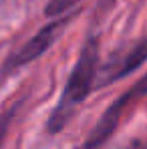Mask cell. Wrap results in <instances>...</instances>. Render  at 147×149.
I'll use <instances>...</instances> for the list:
<instances>
[{"label": "cell", "mask_w": 147, "mask_h": 149, "mask_svg": "<svg viewBox=\"0 0 147 149\" xmlns=\"http://www.w3.org/2000/svg\"><path fill=\"white\" fill-rule=\"evenodd\" d=\"M97 67H99V36L91 34L85 40L81 54H79L73 71L67 79L61 101L56 103L52 115L47 121V131L49 133H52V135L59 133L69 123V119L73 117L75 109L89 97V93L97 85V74H99Z\"/></svg>", "instance_id": "6da1fadb"}, {"label": "cell", "mask_w": 147, "mask_h": 149, "mask_svg": "<svg viewBox=\"0 0 147 149\" xmlns=\"http://www.w3.org/2000/svg\"><path fill=\"white\" fill-rule=\"evenodd\" d=\"M145 97H147V73L141 79H137L125 93H121L117 99L105 109L103 117L99 119V123L93 127L91 135L87 137L85 149H99L103 143H107L113 137V133L117 131L121 119L125 117V111L131 109L133 105H137V101L145 99Z\"/></svg>", "instance_id": "7a4b0ae2"}, {"label": "cell", "mask_w": 147, "mask_h": 149, "mask_svg": "<svg viewBox=\"0 0 147 149\" xmlns=\"http://www.w3.org/2000/svg\"><path fill=\"white\" fill-rule=\"evenodd\" d=\"M71 18H73V14H65V16H59V18L50 20L49 24H45L30 40H26L20 49L14 50V52L6 58V63H4V67H2V74H10L12 71H16V69L24 67L28 63L40 58V56L54 45V40H56V38L61 36V32L67 28V24L71 22Z\"/></svg>", "instance_id": "3957f363"}, {"label": "cell", "mask_w": 147, "mask_h": 149, "mask_svg": "<svg viewBox=\"0 0 147 149\" xmlns=\"http://www.w3.org/2000/svg\"><path fill=\"white\" fill-rule=\"evenodd\" d=\"M145 61H147V36L141 38V40H137L131 49H127L123 54H119L115 61L105 65L99 71L101 73V77H97L99 85L103 87V85H109L113 81H119L123 77L131 74L133 71H137Z\"/></svg>", "instance_id": "277c9868"}, {"label": "cell", "mask_w": 147, "mask_h": 149, "mask_svg": "<svg viewBox=\"0 0 147 149\" xmlns=\"http://www.w3.org/2000/svg\"><path fill=\"white\" fill-rule=\"evenodd\" d=\"M79 0H49L47 6H45V14L49 18H59V16H65Z\"/></svg>", "instance_id": "5b68a950"}, {"label": "cell", "mask_w": 147, "mask_h": 149, "mask_svg": "<svg viewBox=\"0 0 147 149\" xmlns=\"http://www.w3.org/2000/svg\"><path fill=\"white\" fill-rule=\"evenodd\" d=\"M125 149H129V147H125Z\"/></svg>", "instance_id": "8992f818"}]
</instances>
